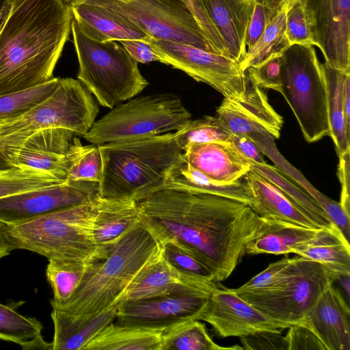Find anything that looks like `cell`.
<instances>
[{
	"instance_id": "obj_36",
	"label": "cell",
	"mask_w": 350,
	"mask_h": 350,
	"mask_svg": "<svg viewBox=\"0 0 350 350\" xmlns=\"http://www.w3.org/2000/svg\"><path fill=\"white\" fill-rule=\"evenodd\" d=\"M62 179L40 170L10 166L0 168V198L37 189L55 185Z\"/></svg>"
},
{
	"instance_id": "obj_11",
	"label": "cell",
	"mask_w": 350,
	"mask_h": 350,
	"mask_svg": "<svg viewBox=\"0 0 350 350\" xmlns=\"http://www.w3.org/2000/svg\"><path fill=\"white\" fill-rule=\"evenodd\" d=\"M150 38L162 52L163 64L211 86L224 98H239L243 93L245 70L233 59L189 44Z\"/></svg>"
},
{
	"instance_id": "obj_22",
	"label": "cell",
	"mask_w": 350,
	"mask_h": 350,
	"mask_svg": "<svg viewBox=\"0 0 350 350\" xmlns=\"http://www.w3.org/2000/svg\"><path fill=\"white\" fill-rule=\"evenodd\" d=\"M220 36L228 57L239 64L246 53L245 35L256 0H201Z\"/></svg>"
},
{
	"instance_id": "obj_60",
	"label": "cell",
	"mask_w": 350,
	"mask_h": 350,
	"mask_svg": "<svg viewBox=\"0 0 350 350\" xmlns=\"http://www.w3.org/2000/svg\"><path fill=\"white\" fill-rule=\"evenodd\" d=\"M185 3L187 2L189 0H183Z\"/></svg>"
},
{
	"instance_id": "obj_35",
	"label": "cell",
	"mask_w": 350,
	"mask_h": 350,
	"mask_svg": "<svg viewBox=\"0 0 350 350\" xmlns=\"http://www.w3.org/2000/svg\"><path fill=\"white\" fill-rule=\"evenodd\" d=\"M90 262L49 260L46 276L53 293V297L50 301L53 308L62 309L68 302Z\"/></svg>"
},
{
	"instance_id": "obj_23",
	"label": "cell",
	"mask_w": 350,
	"mask_h": 350,
	"mask_svg": "<svg viewBox=\"0 0 350 350\" xmlns=\"http://www.w3.org/2000/svg\"><path fill=\"white\" fill-rule=\"evenodd\" d=\"M70 6L81 29L96 41H120L149 37L131 21L103 5L82 2Z\"/></svg>"
},
{
	"instance_id": "obj_4",
	"label": "cell",
	"mask_w": 350,
	"mask_h": 350,
	"mask_svg": "<svg viewBox=\"0 0 350 350\" xmlns=\"http://www.w3.org/2000/svg\"><path fill=\"white\" fill-rule=\"evenodd\" d=\"M179 131L98 145L103 171L99 196L139 202L163 189L183 150Z\"/></svg>"
},
{
	"instance_id": "obj_43",
	"label": "cell",
	"mask_w": 350,
	"mask_h": 350,
	"mask_svg": "<svg viewBox=\"0 0 350 350\" xmlns=\"http://www.w3.org/2000/svg\"><path fill=\"white\" fill-rule=\"evenodd\" d=\"M245 70L260 88L271 89L280 93L282 90L281 55L273 57L258 66L251 67Z\"/></svg>"
},
{
	"instance_id": "obj_53",
	"label": "cell",
	"mask_w": 350,
	"mask_h": 350,
	"mask_svg": "<svg viewBox=\"0 0 350 350\" xmlns=\"http://www.w3.org/2000/svg\"><path fill=\"white\" fill-rule=\"evenodd\" d=\"M5 226L0 222V258L8 256L13 250L5 233Z\"/></svg>"
},
{
	"instance_id": "obj_50",
	"label": "cell",
	"mask_w": 350,
	"mask_h": 350,
	"mask_svg": "<svg viewBox=\"0 0 350 350\" xmlns=\"http://www.w3.org/2000/svg\"><path fill=\"white\" fill-rule=\"evenodd\" d=\"M231 142L237 150L249 161L256 163H266L263 158V154L247 135L233 134Z\"/></svg>"
},
{
	"instance_id": "obj_51",
	"label": "cell",
	"mask_w": 350,
	"mask_h": 350,
	"mask_svg": "<svg viewBox=\"0 0 350 350\" xmlns=\"http://www.w3.org/2000/svg\"><path fill=\"white\" fill-rule=\"evenodd\" d=\"M129 1H137L144 4L151 5L152 7L165 9L174 10L176 11L191 14L189 9L183 0H129Z\"/></svg>"
},
{
	"instance_id": "obj_31",
	"label": "cell",
	"mask_w": 350,
	"mask_h": 350,
	"mask_svg": "<svg viewBox=\"0 0 350 350\" xmlns=\"http://www.w3.org/2000/svg\"><path fill=\"white\" fill-rule=\"evenodd\" d=\"M292 5L289 1H286L271 17L261 36L247 49L240 63L243 70L281 55L291 46L286 36V18Z\"/></svg>"
},
{
	"instance_id": "obj_47",
	"label": "cell",
	"mask_w": 350,
	"mask_h": 350,
	"mask_svg": "<svg viewBox=\"0 0 350 350\" xmlns=\"http://www.w3.org/2000/svg\"><path fill=\"white\" fill-rule=\"evenodd\" d=\"M243 349H286L282 333L262 331L240 337Z\"/></svg>"
},
{
	"instance_id": "obj_39",
	"label": "cell",
	"mask_w": 350,
	"mask_h": 350,
	"mask_svg": "<svg viewBox=\"0 0 350 350\" xmlns=\"http://www.w3.org/2000/svg\"><path fill=\"white\" fill-rule=\"evenodd\" d=\"M233 133L216 115L204 116L199 119L190 120L179 131L178 141L182 149L191 143L211 142H231Z\"/></svg>"
},
{
	"instance_id": "obj_29",
	"label": "cell",
	"mask_w": 350,
	"mask_h": 350,
	"mask_svg": "<svg viewBox=\"0 0 350 350\" xmlns=\"http://www.w3.org/2000/svg\"><path fill=\"white\" fill-rule=\"evenodd\" d=\"M291 253L321 264L334 282L350 276V245L338 228H322L316 237L293 248Z\"/></svg>"
},
{
	"instance_id": "obj_40",
	"label": "cell",
	"mask_w": 350,
	"mask_h": 350,
	"mask_svg": "<svg viewBox=\"0 0 350 350\" xmlns=\"http://www.w3.org/2000/svg\"><path fill=\"white\" fill-rule=\"evenodd\" d=\"M159 243L163 256L175 267L187 273L215 282L211 269L191 248L173 239H166Z\"/></svg>"
},
{
	"instance_id": "obj_48",
	"label": "cell",
	"mask_w": 350,
	"mask_h": 350,
	"mask_svg": "<svg viewBox=\"0 0 350 350\" xmlns=\"http://www.w3.org/2000/svg\"><path fill=\"white\" fill-rule=\"evenodd\" d=\"M270 19L266 0H256L245 35L246 49L250 48L261 36Z\"/></svg>"
},
{
	"instance_id": "obj_49",
	"label": "cell",
	"mask_w": 350,
	"mask_h": 350,
	"mask_svg": "<svg viewBox=\"0 0 350 350\" xmlns=\"http://www.w3.org/2000/svg\"><path fill=\"white\" fill-rule=\"evenodd\" d=\"M350 148L338 156L337 175L341 185L340 204L345 211L350 213Z\"/></svg>"
},
{
	"instance_id": "obj_26",
	"label": "cell",
	"mask_w": 350,
	"mask_h": 350,
	"mask_svg": "<svg viewBox=\"0 0 350 350\" xmlns=\"http://www.w3.org/2000/svg\"><path fill=\"white\" fill-rule=\"evenodd\" d=\"M164 187L219 196L244 203L250 207L253 203L250 188L243 177L232 183L215 181L189 165L185 161L183 152L167 172Z\"/></svg>"
},
{
	"instance_id": "obj_56",
	"label": "cell",
	"mask_w": 350,
	"mask_h": 350,
	"mask_svg": "<svg viewBox=\"0 0 350 350\" xmlns=\"http://www.w3.org/2000/svg\"><path fill=\"white\" fill-rule=\"evenodd\" d=\"M11 0H0V27L8 13Z\"/></svg>"
},
{
	"instance_id": "obj_6",
	"label": "cell",
	"mask_w": 350,
	"mask_h": 350,
	"mask_svg": "<svg viewBox=\"0 0 350 350\" xmlns=\"http://www.w3.org/2000/svg\"><path fill=\"white\" fill-rule=\"evenodd\" d=\"M98 113L90 92L79 80L60 78L44 100L24 114L0 122V150L8 166L11 157L34 133L62 128L83 137L95 122Z\"/></svg>"
},
{
	"instance_id": "obj_59",
	"label": "cell",
	"mask_w": 350,
	"mask_h": 350,
	"mask_svg": "<svg viewBox=\"0 0 350 350\" xmlns=\"http://www.w3.org/2000/svg\"><path fill=\"white\" fill-rule=\"evenodd\" d=\"M66 3H68L70 5L75 3L84 2L85 0H64ZM122 1H129V0H119Z\"/></svg>"
},
{
	"instance_id": "obj_27",
	"label": "cell",
	"mask_w": 350,
	"mask_h": 350,
	"mask_svg": "<svg viewBox=\"0 0 350 350\" xmlns=\"http://www.w3.org/2000/svg\"><path fill=\"white\" fill-rule=\"evenodd\" d=\"M322 228H310L275 218L260 217V224L246 243L247 254H286L317 236Z\"/></svg>"
},
{
	"instance_id": "obj_14",
	"label": "cell",
	"mask_w": 350,
	"mask_h": 350,
	"mask_svg": "<svg viewBox=\"0 0 350 350\" xmlns=\"http://www.w3.org/2000/svg\"><path fill=\"white\" fill-rule=\"evenodd\" d=\"M313 45L325 62L350 72V0H301Z\"/></svg>"
},
{
	"instance_id": "obj_16",
	"label": "cell",
	"mask_w": 350,
	"mask_h": 350,
	"mask_svg": "<svg viewBox=\"0 0 350 350\" xmlns=\"http://www.w3.org/2000/svg\"><path fill=\"white\" fill-rule=\"evenodd\" d=\"M216 116L233 133L247 137L268 134L279 139L284 120L271 107L263 89L245 70V86L239 98H224Z\"/></svg>"
},
{
	"instance_id": "obj_17",
	"label": "cell",
	"mask_w": 350,
	"mask_h": 350,
	"mask_svg": "<svg viewBox=\"0 0 350 350\" xmlns=\"http://www.w3.org/2000/svg\"><path fill=\"white\" fill-rule=\"evenodd\" d=\"M81 144L71 131L62 128L41 130L27 138L8 161L51 174L64 180Z\"/></svg>"
},
{
	"instance_id": "obj_41",
	"label": "cell",
	"mask_w": 350,
	"mask_h": 350,
	"mask_svg": "<svg viewBox=\"0 0 350 350\" xmlns=\"http://www.w3.org/2000/svg\"><path fill=\"white\" fill-rule=\"evenodd\" d=\"M103 162L96 145H79L77 152L68 172L66 180H85L99 183Z\"/></svg>"
},
{
	"instance_id": "obj_52",
	"label": "cell",
	"mask_w": 350,
	"mask_h": 350,
	"mask_svg": "<svg viewBox=\"0 0 350 350\" xmlns=\"http://www.w3.org/2000/svg\"><path fill=\"white\" fill-rule=\"evenodd\" d=\"M343 111L347 133L350 135V73L346 75L344 83Z\"/></svg>"
},
{
	"instance_id": "obj_38",
	"label": "cell",
	"mask_w": 350,
	"mask_h": 350,
	"mask_svg": "<svg viewBox=\"0 0 350 350\" xmlns=\"http://www.w3.org/2000/svg\"><path fill=\"white\" fill-rule=\"evenodd\" d=\"M42 323L34 317H26L0 303V340L12 342L21 348L42 335Z\"/></svg>"
},
{
	"instance_id": "obj_19",
	"label": "cell",
	"mask_w": 350,
	"mask_h": 350,
	"mask_svg": "<svg viewBox=\"0 0 350 350\" xmlns=\"http://www.w3.org/2000/svg\"><path fill=\"white\" fill-rule=\"evenodd\" d=\"M219 286L175 267L163 256L161 247L158 258L132 283L122 301L172 295H211Z\"/></svg>"
},
{
	"instance_id": "obj_46",
	"label": "cell",
	"mask_w": 350,
	"mask_h": 350,
	"mask_svg": "<svg viewBox=\"0 0 350 350\" xmlns=\"http://www.w3.org/2000/svg\"><path fill=\"white\" fill-rule=\"evenodd\" d=\"M284 339L286 350L320 349L325 350L323 344L307 327L298 324L290 326Z\"/></svg>"
},
{
	"instance_id": "obj_57",
	"label": "cell",
	"mask_w": 350,
	"mask_h": 350,
	"mask_svg": "<svg viewBox=\"0 0 350 350\" xmlns=\"http://www.w3.org/2000/svg\"><path fill=\"white\" fill-rule=\"evenodd\" d=\"M349 277L350 276H342L336 280L340 282L348 297H349Z\"/></svg>"
},
{
	"instance_id": "obj_5",
	"label": "cell",
	"mask_w": 350,
	"mask_h": 350,
	"mask_svg": "<svg viewBox=\"0 0 350 350\" xmlns=\"http://www.w3.org/2000/svg\"><path fill=\"white\" fill-rule=\"evenodd\" d=\"M98 198L23 224L5 226L14 250H27L49 259L90 262L105 256L93 234Z\"/></svg>"
},
{
	"instance_id": "obj_9",
	"label": "cell",
	"mask_w": 350,
	"mask_h": 350,
	"mask_svg": "<svg viewBox=\"0 0 350 350\" xmlns=\"http://www.w3.org/2000/svg\"><path fill=\"white\" fill-rule=\"evenodd\" d=\"M191 117L176 95L150 94L117 105L83 137L96 146L148 137L180 131Z\"/></svg>"
},
{
	"instance_id": "obj_58",
	"label": "cell",
	"mask_w": 350,
	"mask_h": 350,
	"mask_svg": "<svg viewBox=\"0 0 350 350\" xmlns=\"http://www.w3.org/2000/svg\"><path fill=\"white\" fill-rule=\"evenodd\" d=\"M5 167H8V166L7 165V162L5 161V157H4L1 150H0V168Z\"/></svg>"
},
{
	"instance_id": "obj_45",
	"label": "cell",
	"mask_w": 350,
	"mask_h": 350,
	"mask_svg": "<svg viewBox=\"0 0 350 350\" xmlns=\"http://www.w3.org/2000/svg\"><path fill=\"white\" fill-rule=\"evenodd\" d=\"M291 259L292 258H284L271 263L265 270L234 290L239 291H258L269 287L277 281Z\"/></svg>"
},
{
	"instance_id": "obj_25",
	"label": "cell",
	"mask_w": 350,
	"mask_h": 350,
	"mask_svg": "<svg viewBox=\"0 0 350 350\" xmlns=\"http://www.w3.org/2000/svg\"><path fill=\"white\" fill-rule=\"evenodd\" d=\"M139 222L137 202L99 196L93 234L103 255L105 256L108 251Z\"/></svg>"
},
{
	"instance_id": "obj_44",
	"label": "cell",
	"mask_w": 350,
	"mask_h": 350,
	"mask_svg": "<svg viewBox=\"0 0 350 350\" xmlns=\"http://www.w3.org/2000/svg\"><path fill=\"white\" fill-rule=\"evenodd\" d=\"M137 63L163 62V54L150 37L118 41Z\"/></svg>"
},
{
	"instance_id": "obj_42",
	"label": "cell",
	"mask_w": 350,
	"mask_h": 350,
	"mask_svg": "<svg viewBox=\"0 0 350 350\" xmlns=\"http://www.w3.org/2000/svg\"><path fill=\"white\" fill-rule=\"evenodd\" d=\"M286 36L290 45L304 44L313 45L309 23L301 0H297L287 12Z\"/></svg>"
},
{
	"instance_id": "obj_1",
	"label": "cell",
	"mask_w": 350,
	"mask_h": 350,
	"mask_svg": "<svg viewBox=\"0 0 350 350\" xmlns=\"http://www.w3.org/2000/svg\"><path fill=\"white\" fill-rule=\"evenodd\" d=\"M137 204L140 223L159 242L173 239L191 248L217 283L236 269L260 224L247 204L208 193L163 187Z\"/></svg>"
},
{
	"instance_id": "obj_3",
	"label": "cell",
	"mask_w": 350,
	"mask_h": 350,
	"mask_svg": "<svg viewBox=\"0 0 350 350\" xmlns=\"http://www.w3.org/2000/svg\"><path fill=\"white\" fill-rule=\"evenodd\" d=\"M161 252L160 243L139 222L105 258L88 264L71 297L59 310L89 319L118 304L132 283Z\"/></svg>"
},
{
	"instance_id": "obj_54",
	"label": "cell",
	"mask_w": 350,
	"mask_h": 350,
	"mask_svg": "<svg viewBox=\"0 0 350 350\" xmlns=\"http://www.w3.org/2000/svg\"><path fill=\"white\" fill-rule=\"evenodd\" d=\"M23 350H53L52 343L46 342L42 335L22 348Z\"/></svg>"
},
{
	"instance_id": "obj_32",
	"label": "cell",
	"mask_w": 350,
	"mask_h": 350,
	"mask_svg": "<svg viewBox=\"0 0 350 350\" xmlns=\"http://www.w3.org/2000/svg\"><path fill=\"white\" fill-rule=\"evenodd\" d=\"M327 90V111L332 137L338 156L350 148V135L347 133L343 111V88L345 72L322 63Z\"/></svg>"
},
{
	"instance_id": "obj_33",
	"label": "cell",
	"mask_w": 350,
	"mask_h": 350,
	"mask_svg": "<svg viewBox=\"0 0 350 350\" xmlns=\"http://www.w3.org/2000/svg\"><path fill=\"white\" fill-rule=\"evenodd\" d=\"M237 350L240 346L226 347L216 344L205 324L189 319L168 326L163 334V350Z\"/></svg>"
},
{
	"instance_id": "obj_15",
	"label": "cell",
	"mask_w": 350,
	"mask_h": 350,
	"mask_svg": "<svg viewBox=\"0 0 350 350\" xmlns=\"http://www.w3.org/2000/svg\"><path fill=\"white\" fill-rule=\"evenodd\" d=\"M200 321L221 337H242L262 331L282 333L289 326L275 321L242 299L232 288L218 287L211 295Z\"/></svg>"
},
{
	"instance_id": "obj_7",
	"label": "cell",
	"mask_w": 350,
	"mask_h": 350,
	"mask_svg": "<svg viewBox=\"0 0 350 350\" xmlns=\"http://www.w3.org/2000/svg\"><path fill=\"white\" fill-rule=\"evenodd\" d=\"M71 33L79 62L77 80L100 105L112 109L139 94L148 85L137 62L120 43L92 40L74 18Z\"/></svg>"
},
{
	"instance_id": "obj_37",
	"label": "cell",
	"mask_w": 350,
	"mask_h": 350,
	"mask_svg": "<svg viewBox=\"0 0 350 350\" xmlns=\"http://www.w3.org/2000/svg\"><path fill=\"white\" fill-rule=\"evenodd\" d=\"M59 77L22 91L0 96V122L20 116L49 96L58 85Z\"/></svg>"
},
{
	"instance_id": "obj_28",
	"label": "cell",
	"mask_w": 350,
	"mask_h": 350,
	"mask_svg": "<svg viewBox=\"0 0 350 350\" xmlns=\"http://www.w3.org/2000/svg\"><path fill=\"white\" fill-rule=\"evenodd\" d=\"M119 304L89 319L53 308V350H83L93 338L114 321Z\"/></svg>"
},
{
	"instance_id": "obj_34",
	"label": "cell",
	"mask_w": 350,
	"mask_h": 350,
	"mask_svg": "<svg viewBox=\"0 0 350 350\" xmlns=\"http://www.w3.org/2000/svg\"><path fill=\"white\" fill-rule=\"evenodd\" d=\"M251 169L277 186L286 196L302 208L322 228H337L317 202L303 189L288 180L275 167L267 163H256L251 161Z\"/></svg>"
},
{
	"instance_id": "obj_55",
	"label": "cell",
	"mask_w": 350,
	"mask_h": 350,
	"mask_svg": "<svg viewBox=\"0 0 350 350\" xmlns=\"http://www.w3.org/2000/svg\"><path fill=\"white\" fill-rule=\"evenodd\" d=\"M287 0H266L267 6L269 10V17L273 15V14L278 10L280 5ZM292 4L294 3L297 0H288Z\"/></svg>"
},
{
	"instance_id": "obj_2",
	"label": "cell",
	"mask_w": 350,
	"mask_h": 350,
	"mask_svg": "<svg viewBox=\"0 0 350 350\" xmlns=\"http://www.w3.org/2000/svg\"><path fill=\"white\" fill-rule=\"evenodd\" d=\"M72 19L64 0H11L0 27V96L53 78Z\"/></svg>"
},
{
	"instance_id": "obj_18",
	"label": "cell",
	"mask_w": 350,
	"mask_h": 350,
	"mask_svg": "<svg viewBox=\"0 0 350 350\" xmlns=\"http://www.w3.org/2000/svg\"><path fill=\"white\" fill-rule=\"evenodd\" d=\"M211 295H172L122 301L116 312L117 323L167 327L189 319H198Z\"/></svg>"
},
{
	"instance_id": "obj_30",
	"label": "cell",
	"mask_w": 350,
	"mask_h": 350,
	"mask_svg": "<svg viewBox=\"0 0 350 350\" xmlns=\"http://www.w3.org/2000/svg\"><path fill=\"white\" fill-rule=\"evenodd\" d=\"M167 327L112 322L93 338L83 350H163V334Z\"/></svg>"
},
{
	"instance_id": "obj_12",
	"label": "cell",
	"mask_w": 350,
	"mask_h": 350,
	"mask_svg": "<svg viewBox=\"0 0 350 350\" xmlns=\"http://www.w3.org/2000/svg\"><path fill=\"white\" fill-rule=\"evenodd\" d=\"M98 196L99 183L66 180L0 198V222L7 226L23 224Z\"/></svg>"
},
{
	"instance_id": "obj_21",
	"label": "cell",
	"mask_w": 350,
	"mask_h": 350,
	"mask_svg": "<svg viewBox=\"0 0 350 350\" xmlns=\"http://www.w3.org/2000/svg\"><path fill=\"white\" fill-rule=\"evenodd\" d=\"M183 156L192 167L221 183H234L251 170L250 161L232 142L191 143L183 148Z\"/></svg>"
},
{
	"instance_id": "obj_10",
	"label": "cell",
	"mask_w": 350,
	"mask_h": 350,
	"mask_svg": "<svg viewBox=\"0 0 350 350\" xmlns=\"http://www.w3.org/2000/svg\"><path fill=\"white\" fill-rule=\"evenodd\" d=\"M334 280L323 266L292 258L277 281L258 291H234L271 319L291 326L301 324L307 312Z\"/></svg>"
},
{
	"instance_id": "obj_13",
	"label": "cell",
	"mask_w": 350,
	"mask_h": 350,
	"mask_svg": "<svg viewBox=\"0 0 350 350\" xmlns=\"http://www.w3.org/2000/svg\"><path fill=\"white\" fill-rule=\"evenodd\" d=\"M120 14L139 27L149 37L189 44L216 53L191 14L161 9L137 1L85 0Z\"/></svg>"
},
{
	"instance_id": "obj_24",
	"label": "cell",
	"mask_w": 350,
	"mask_h": 350,
	"mask_svg": "<svg viewBox=\"0 0 350 350\" xmlns=\"http://www.w3.org/2000/svg\"><path fill=\"white\" fill-rule=\"evenodd\" d=\"M252 196L251 208L260 217L275 218L310 228H322L277 186L251 169L244 176Z\"/></svg>"
},
{
	"instance_id": "obj_20",
	"label": "cell",
	"mask_w": 350,
	"mask_h": 350,
	"mask_svg": "<svg viewBox=\"0 0 350 350\" xmlns=\"http://www.w3.org/2000/svg\"><path fill=\"white\" fill-rule=\"evenodd\" d=\"M300 325L310 329L325 350L350 349V310L334 282L316 299Z\"/></svg>"
},
{
	"instance_id": "obj_8",
	"label": "cell",
	"mask_w": 350,
	"mask_h": 350,
	"mask_svg": "<svg viewBox=\"0 0 350 350\" xmlns=\"http://www.w3.org/2000/svg\"><path fill=\"white\" fill-rule=\"evenodd\" d=\"M282 90L308 143L330 136L327 84L314 46L291 45L282 55Z\"/></svg>"
}]
</instances>
